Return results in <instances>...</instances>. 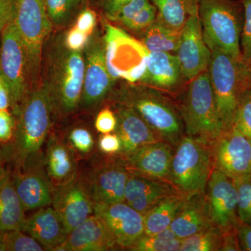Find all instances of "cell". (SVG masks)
I'll return each mask as SVG.
<instances>
[{
  "label": "cell",
  "mask_w": 251,
  "mask_h": 251,
  "mask_svg": "<svg viewBox=\"0 0 251 251\" xmlns=\"http://www.w3.org/2000/svg\"><path fill=\"white\" fill-rule=\"evenodd\" d=\"M53 112L49 84L29 91L14 115L16 127L12 141L3 147L5 159L12 161L15 168L40 152L49 135Z\"/></svg>",
  "instance_id": "cell-1"
},
{
  "label": "cell",
  "mask_w": 251,
  "mask_h": 251,
  "mask_svg": "<svg viewBox=\"0 0 251 251\" xmlns=\"http://www.w3.org/2000/svg\"><path fill=\"white\" fill-rule=\"evenodd\" d=\"M208 69L216 108L225 131L233 126L241 97L251 85L250 70L242 59L234 58L219 50H211Z\"/></svg>",
  "instance_id": "cell-2"
},
{
  "label": "cell",
  "mask_w": 251,
  "mask_h": 251,
  "mask_svg": "<svg viewBox=\"0 0 251 251\" xmlns=\"http://www.w3.org/2000/svg\"><path fill=\"white\" fill-rule=\"evenodd\" d=\"M203 38L210 50H219L242 59L240 4L233 0H198Z\"/></svg>",
  "instance_id": "cell-3"
},
{
  "label": "cell",
  "mask_w": 251,
  "mask_h": 251,
  "mask_svg": "<svg viewBox=\"0 0 251 251\" xmlns=\"http://www.w3.org/2000/svg\"><path fill=\"white\" fill-rule=\"evenodd\" d=\"M181 119L188 136L212 145L224 132L216 108L208 72L191 80L181 108Z\"/></svg>",
  "instance_id": "cell-4"
},
{
  "label": "cell",
  "mask_w": 251,
  "mask_h": 251,
  "mask_svg": "<svg viewBox=\"0 0 251 251\" xmlns=\"http://www.w3.org/2000/svg\"><path fill=\"white\" fill-rule=\"evenodd\" d=\"M214 170L210 145L193 137L183 136L172 160L170 181L184 196L205 193Z\"/></svg>",
  "instance_id": "cell-5"
},
{
  "label": "cell",
  "mask_w": 251,
  "mask_h": 251,
  "mask_svg": "<svg viewBox=\"0 0 251 251\" xmlns=\"http://www.w3.org/2000/svg\"><path fill=\"white\" fill-rule=\"evenodd\" d=\"M121 103L134 110L151 127L160 139L176 145L182 138V119L171 102L159 92L148 87L126 90Z\"/></svg>",
  "instance_id": "cell-6"
},
{
  "label": "cell",
  "mask_w": 251,
  "mask_h": 251,
  "mask_svg": "<svg viewBox=\"0 0 251 251\" xmlns=\"http://www.w3.org/2000/svg\"><path fill=\"white\" fill-rule=\"evenodd\" d=\"M14 22L24 48L29 81L33 84L37 80L43 45L51 29L44 0H16Z\"/></svg>",
  "instance_id": "cell-7"
},
{
  "label": "cell",
  "mask_w": 251,
  "mask_h": 251,
  "mask_svg": "<svg viewBox=\"0 0 251 251\" xmlns=\"http://www.w3.org/2000/svg\"><path fill=\"white\" fill-rule=\"evenodd\" d=\"M104 41L105 64L110 76L130 83L141 81L150 54L145 46L110 25H106Z\"/></svg>",
  "instance_id": "cell-8"
},
{
  "label": "cell",
  "mask_w": 251,
  "mask_h": 251,
  "mask_svg": "<svg viewBox=\"0 0 251 251\" xmlns=\"http://www.w3.org/2000/svg\"><path fill=\"white\" fill-rule=\"evenodd\" d=\"M85 62L80 52L67 50L54 62L49 84L54 110L72 113L82 100Z\"/></svg>",
  "instance_id": "cell-9"
},
{
  "label": "cell",
  "mask_w": 251,
  "mask_h": 251,
  "mask_svg": "<svg viewBox=\"0 0 251 251\" xmlns=\"http://www.w3.org/2000/svg\"><path fill=\"white\" fill-rule=\"evenodd\" d=\"M0 74L7 82L14 116L29 92L27 61L14 20L1 32Z\"/></svg>",
  "instance_id": "cell-10"
},
{
  "label": "cell",
  "mask_w": 251,
  "mask_h": 251,
  "mask_svg": "<svg viewBox=\"0 0 251 251\" xmlns=\"http://www.w3.org/2000/svg\"><path fill=\"white\" fill-rule=\"evenodd\" d=\"M12 174L15 188L25 210L39 209L52 204L54 188L40 152L31 156L23 166L15 168Z\"/></svg>",
  "instance_id": "cell-11"
},
{
  "label": "cell",
  "mask_w": 251,
  "mask_h": 251,
  "mask_svg": "<svg viewBox=\"0 0 251 251\" xmlns=\"http://www.w3.org/2000/svg\"><path fill=\"white\" fill-rule=\"evenodd\" d=\"M214 169L232 179L251 173V139L232 126L211 145Z\"/></svg>",
  "instance_id": "cell-12"
},
{
  "label": "cell",
  "mask_w": 251,
  "mask_h": 251,
  "mask_svg": "<svg viewBox=\"0 0 251 251\" xmlns=\"http://www.w3.org/2000/svg\"><path fill=\"white\" fill-rule=\"evenodd\" d=\"M52 206L67 234L94 214V203L86 180L79 176L54 187Z\"/></svg>",
  "instance_id": "cell-13"
},
{
  "label": "cell",
  "mask_w": 251,
  "mask_h": 251,
  "mask_svg": "<svg viewBox=\"0 0 251 251\" xmlns=\"http://www.w3.org/2000/svg\"><path fill=\"white\" fill-rule=\"evenodd\" d=\"M94 214L105 225L117 248L129 249L145 234L143 216L126 203H95Z\"/></svg>",
  "instance_id": "cell-14"
},
{
  "label": "cell",
  "mask_w": 251,
  "mask_h": 251,
  "mask_svg": "<svg viewBox=\"0 0 251 251\" xmlns=\"http://www.w3.org/2000/svg\"><path fill=\"white\" fill-rule=\"evenodd\" d=\"M205 196L211 221L224 234L237 229V192L233 179L214 169L206 185Z\"/></svg>",
  "instance_id": "cell-15"
},
{
  "label": "cell",
  "mask_w": 251,
  "mask_h": 251,
  "mask_svg": "<svg viewBox=\"0 0 251 251\" xmlns=\"http://www.w3.org/2000/svg\"><path fill=\"white\" fill-rule=\"evenodd\" d=\"M130 175L120 155L101 162L86 180L94 204L125 202L126 185Z\"/></svg>",
  "instance_id": "cell-16"
},
{
  "label": "cell",
  "mask_w": 251,
  "mask_h": 251,
  "mask_svg": "<svg viewBox=\"0 0 251 251\" xmlns=\"http://www.w3.org/2000/svg\"><path fill=\"white\" fill-rule=\"evenodd\" d=\"M176 53L183 76L188 80L209 67L211 51L203 38L198 14L190 16L181 29Z\"/></svg>",
  "instance_id": "cell-17"
},
{
  "label": "cell",
  "mask_w": 251,
  "mask_h": 251,
  "mask_svg": "<svg viewBox=\"0 0 251 251\" xmlns=\"http://www.w3.org/2000/svg\"><path fill=\"white\" fill-rule=\"evenodd\" d=\"M175 150L167 142L146 144L121 156L130 173L170 183L172 160Z\"/></svg>",
  "instance_id": "cell-18"
},
{
  "label": "cell",
  "mask_w": 251,
  "mask_h": 251,
  "mask_svg": "<svg viewBox=\"0 0 251 251\" xmlns=\"http://www.w3.org/2000/svg\"><path fill=\"white\" fill-rule=\"evenodd\" d=\"M85 77L81 103L85 107L99 103L108 93L113 85L105 64L104 44L92 43L86 54Z\"/></svg>",
  "instance_id": "cell-19"
},
{
  "label": "cell",
  "mask_w": 251,
  "mask_h": 251,
  "mask_svg": "<svg viewBox=\"0 0 251 251\" xmlns=\"http://www.w3.org/2000/svg\"><path fill=\"white\" fill-rule=\"evenodd\" d=\"M115 248L108 229L94 214L68 234L65 242L55 251H105Z\"/></svg>",
  "instance_id": "cell-20"
},
{
  "label": "cell",
  "mask_w": 251,
  "mask_h": 251,
  "mask_svg": "<svg viewBox=\"0 0 251 251\" xmlns=\"http://www.w3.org/2000/svg\"><path fill=\"white\" fill-rule=\"evenodd\" d=\"M115 133L122 142L121 156L128 154L146 144L161 141L154 130L130 107L120 103L117 108Z\"/></svg>",
  "instance_id": "cell-21"
},
{
  "label": "cell",
  "mask_w": 251,
  "mask_h": 251,
  "mask_svg": "<svg viewBox=\"0 0 251 251\" xmlns=\"http://www.w3.org/2000/svg\"><path fill=\"white\" fill-rule=\"evenodd\" d=\"M216 227L211 221L205 193L185 196L184 202L170 228L179 239Z\"/></svg>",
  "instance_id": "cell-22"
},
{
  "label": "cell",
  "mask_w": 251,
  "mask_h": 251,
  "mask_svg": "<svg viewBox=\"0 0 251 251\" xmlns=\"http://www.w3.org/2000/svg\"><path fill=\"white\" fill-rule=\"evenodd\" d=\"M23 231L36 239L45 251H55L68 235L58 214L49 206L41 208L26 219Z\"/></svg>",
  "instance_id": "cell-23"
},
{
  "label": "cell",
  "mask_w": 251,
  "mask_h": 251,
  "mask_svg": "<svg viewBox=\"0 0 251 251\" xmlns=\"http://www.w3.org/2000/svg\"><path fill=\"white\" fill-rule=\"evenodd\" d=\"M44 165L54 188L69 182L77 175L74 149L56 135L48 137Z\"/></svg>",
  "instance_id": "cell-24"
},
{
  "label": "cell",
  "mask_w": 251,
  "mask_h": 251,
  "mask_svg": "<svg viewBox=\"0 0 251 251\" xmlns=\"http://www.w3.org/2000/svg\"><path fill=\"white\" fill-rule=\"evenodd\" d=\"M25 210L13 179V174L4 167L0 168V230H23L25 222Z\"/></svg>",
  "instance_id": "cell-25"
},
{
  "label": "cell",
  "mask_w": 251,
  "mask_h": 251,
  "mask_svg": "<svg viewBox=\"0 0 251 251\" xmlns=\"http://www.w3.org/2000/svg\"><path fill=\"white\" fill-rule=\"evenodd\" d=\"M183 76L177 57L171 52H150L147 70L142 82L157 88L171 90Z\"/></svg>",
  "instance_id": "cell-26"
},
{
  "label": "cell",
  "mask_w": 251,
  "mask_h": 251,
  "mask_svg": "<svg viewBox=\"0 0 251 251\" xmlns=\"http://www.w3.org/2000/svg\"><path fill=\"white\" fill-rule=\"evenodd\" d=\"M184 198L185 196L179 193L167 196L143 215L145 234H156L170 228Z\"/></svg>",
  "instance_id": "cell-27"
},
{
  "label": "cell",
  "mask_w": 251,
  "mask_h": 251,
  "mask_svg": "<svg viewBox=\"0 0 251 251\" xmlns=\"http://www.w3.org/2000/svg\"><path fill=\"white\" fill-rule=\"evenodd\" d=\"M156 7V21L173 30L181 31L193 15L198 14V0H150Z\"/></svg>",
  "instance_id": "cell-28"
},
{
  "label": "cell",
  "mask_w": 251,
  "mask_h": 251,
  "mask_svg": "<svg viewBox=\"0 0 251 251\" xmlns=\"http://www.w3.org/2000/svg\"><path fill=\"white\" fill-rule=\"evenodd\" d=\"M181 31L173 30L156 21L145 31L143 44L150 52H176Z\"/></svg>",
  "instance_id": "cell-29"
},
{
  "label": "cell",
  "mask_w": 251,
  "mask_h": 251,
  "mask_svg": "<svg viewBox=\"0 0 251 251\" xmlns=\"http://www.w3.org/2000/svg\"><path fill=\"white\" fill-rule=\"evenodd\" d=\"M181 239L176 237L171 228L153 234H144L128 250L134 251H177Z\"/></svg>",
  "instance_id": "cell-30"
},
{
  "label": "cell",
  "mask_w": 251,
  "mask_h": 251,
  "mask_svg": "<svg viewBox=\"0 0 251 251\" xmlns=\"http://www.w3.org/2000/svg\"><path fill=\"white\" fill-rule=\"evenodd\" d=\"M222 242L223 234L217 227H212L181 239L179 251H220Z\"/></svg>",
  "instance_id": "cell-31"
},
{
  "label": "cell",
  "mask_w": 251,
  "mask_h": 251,
  "mask_svg": "<svg viewBox=\"0 0 251 251\" xmlns=\"http://www.w3.org/2000/svg\"><path fill=\"white\" fill-rule=\"evenodd\" d=\"M173 186L170 183L130 173L126 185L125 202L127 204L148 193Z\"/></svg>",
  "instance_id": "cell-32"
},
{
  "label": "cell",
  "mask_w": 251,
  "mask_h": 251,
  "mask_svg": "<svg viewBox=\"0 0 251 251\" xmlns=\"http://www.w3.org/2000/svg\"><path fill=\"white\" fill-rule=\"evenodd\" d=\"M233 181L237 192L238 219L240 222L251 225V173Z\"/></svg>",
  "instance_id": "cell-33"
},
{
  "label": "cell",
  "mask_w": 251,
  "mask_h": 251,
  "mask_svg": "<svg viewBox=\"0 0 251 251\" xmlns=\"http://www.w3.org/2000/svg\"><path fill=\"white\" fill-rule=\"evenodd\" d=\"M6 251H43L45 249L36 239L21 229L2 231Z\"/></svg>",
  "instance_id": "cell-34"
},
{
  "label": "cell",
  "mask_w": 251,
  "mask_h": 251,
  "mask_svg": "<svg viewBox=\"0 0 251 251\" xmlns=\"http://www.w3.org/2000/svg\"><path fill=\"white\" fill-rule=\"evenodd\" d=\"M233 125L251 139V85L244 91L241 97Z\"/></svg>",
  "instance_id": "cell-35"
},
{
  "label": "cell",
  "mask_w": 251,
  "mask_h": 251,
  "mask_svg": "<svg viewBox=\"0 0 251 251\" xmlns=\"http://www.w3.org/2000/svg\"><path fill=\"white\" fill-rule=\"evenodd\" d=\"M244 10V24L241 31L240 46L243 62L251 67V0H241Z\"/></svg>",
  "instance_id": "cell-36"
},
{
  "label": "cell",
  "mask_w": 251,
  "mask_h": 251,
  "mask_svg": "<svg viewBox=\"0 0 251 251\" xmlns=\"http://www.w3.org/2000/svg\"><path fill=\"white\" fill-rule=\"evenodd\" d=\"M46 11L50 21L61 23L69 18L73 10L80 4L79 0H44Z\"/></svg>",
  "instance_id": "cell-37"
},
{
  "label": "cell",
  "mask_w": 251,
  "mask_h": 251,
  "mask_svg": "<svg viewBox=\"0 0 251 251\" xmlns=\"http://www.w3.org/2000/svg\"><path fill=\"white\" fill-rule=\"evenodd\" d=\"M176 193H178V191L174 186L165 189L157 190L145 195L143 197L137 198L128 205L143 216L150 209H152L153 206L159 202L163 198Z\"/></svg>",
  "instance_id": "cell-38"
},
{
  "label": "cell",
  "mask_w": 251,
  "mask_h": 251,
  "mask_svg": "<svg viewBox=\"0 0 251 251\" xmlns=\"http://www.w3.org/2000/svg\"><path fill=\"white\" fill-rule=\"evenodd\" d=\"M69 140L72 148L81 154H89L93 150V135L87 128L82 127L74 128L69 133Z\"/></svg>",
  "instance_id": "cell-39"
},
{
  "label": "cell",
  "mask_w": 251,
  "mask_h": 251,
  "mask_svg": "<svg viewBox=\"0 0 251 251\" xmlns=\"http://www.w3.org/2000/svg\"><path fill=\"white\" fill-rule=\"evenodd\" d=\"M151 4L150 0H130L128 2L122 6L115 16L111 18V21L121 23L124 25L128 23L139 14L142 10Z\"/></svg>",
  "instance_id": "cell-40"
},
{
  "label": "cell",
  "mask_w": 251,
  "mask_h": 251,
  "mask_svg": "<svg viewBox=\"0 0 251 251\" xmlns=\"http://www.w3.org/2000/svg\"><path fill=\"white\" fill-rule=\"evenodd\" d=\"M157 11L152 4L148 5L136 15L126 27L132 30L138 31L147 29L156 21Z\"/></svg>",
  "instance_id": "cell-41"
},
{
  "label": "cell",
  "mask_w": 251,
  "mask_h": 251,
  "mask_svg": "<svg viewBox=\"0 0 251 251\" xmlns=\"http://www.w3.org/2000/svg\"><path fill=\"white\" fill-rule=\"evenodd\" d=\"M16 120L9 110H0V144L9 145L14 138Z\"/></svg>",
  "instance_id": "cell-42"
},
{
  "label": "cell",
  "mask_w": 251,
  "mask_h": 251,
  "mask_svg": "<svg viewBox=\"0 0 251 251\" xmlns=\"http://www.w3.org/2000/svg\"><path fill=\"white\" fill-rule=\"evenodd\" d=\"M94 126L96 130L101 134L115 132L117 126L116 114L111 109L103 108L96 117Z\"/></svg>",
  "instance_id": "cell-43"
},
{
  "label": "cell",
  "mask_w": 251,
  "mask_h": 251,
  "mask_svg": "<svg viewBox=\"0 0 251 251\" xmlns=\"http://www.w3.org/2000/svg\"><path fill=\"white\" fill-rule=\"evenodd\" d=\"M98 147L102 153L109 156L119 155L121 152L122 142L116 133L101 134L99 138Z\"/></svg>",
  "instance_id": "cell-44"
},
{
  "label": "cell",
  "mask_w": 251,
  "mask_h": 251,
  "mask_svg": "<svg viewBox=\"0 0 251 251\" xmlns=\"http://www.w3.org/2000/svg\"><path fill=\"white\" fill-rule=\"evenodd\" d=\"M89 34L74 27L67 33L65 44L67 49L74 52H80L88 42Z\"/></svg>",
  "instance_id": "cell-45"
},
{
  "label": "cell",
  "mask_w": 251,
  "mask_h": 251,
  "mask_svg": "<svg viewBox=\"0 0 251 251\" xmlns=\"http://www.w3.org/2000/svg\"><path fill=\"white\" fill-rule=\"evenodd\" d=\"M97 23V15L93 10L85 9L81 11L77 17L75 27L79 30L90 35Z\"/></svg>",
  "instance_id": "cell-46"
},
{
  "label": "cell",
  "mask_w": 251,
  "mask_h": 251,
  "mask_svg": "<svg viewBox=\"0 0 251 251\" xmlns=\"http://www.w3.org/2000/svg\"><path fill=\"white\" fill-rule=\"evenodd\" d=\"M16 0H0V34L14 20Z\"/></svg>",
  "instance_id": "cell-47"
},
{
  "label": "cell",
  "mask_w": 251,
  "mask_h": 251,
  "mask_svg": "<svg viewBox=\"0 0 251 251\" xmlns=\"http://www.w3.org/2000/svg\"><path fill=\"white\" fill-rule=\"evenodd\" d=\"M237 232L241 251H251V225L239 221Z\"/></svg>",
  "instance_id": "cell-48"
},
{
  "label": "cell",
  "mask_w": 251,
  "mask_h": 251,
  "mask_svg": "<svg viewBox=\"0 0 251 251\" xmlns=\"http://www.w3.org/2000/svg\"><path fill=\"white\" fill-rule=\"evenodd\" d=\"M221 251H241L238 238L237 229H232L226 233L223 234L222 246Z\"/></svg>",
  "instance_id": "cell-49"
},
{
  "label": "cell",
  "mask_w": 251,
  "mask_h": 251,
  "mask_svg": "<svg viewBox=\"0 0 251 251\" xmlns=\"http://www.w3.org/2000/svg\"><path fill=\"white\" fill-rule=\"evenodd\" d=\"M11 107V99L9 86L0 74V110H9Z\"/></svg>",
  "instance_id": "cell-50"
},
{
  "label": "cell",
  "mask_w": 251,
  "mask_h": 251,
  "mask_svg": "<svg viewBox=\"0 0 251 251\" xmlns=\"http://www.w3.org/2000/svg\"><path fill=\"white\" fill-rule=\"evenodd\" d=\"M130 0H102V6L107 17L111 19L119 9Z\"/></svg>",
  "instance_id": "cell-51"
},
{
  "label": "cell",
  "mask_w": 251,
  "mask_h": 251,
  "mask_svg": "<svg viewBox=\"0 0 251 251\" xmlns=\"http://www.w3.org/2000/svg\"><path fill=\"white\" fill-rule=\"evenodd\" d=\"M5 160L4 156V148L1 146V144H0V168L2 167L3 163H4Z\"/></svg>",
  "instance_id": "cell-52"
},
{
  "label": "cell",
  "mask_w": 251,
  "mask_h": 251,
  "mask_svg": "<svg viewBox=\"0 0 251 251\" xmlns=\"http://www.w3.org/2000/svg\"><path fill=\"white\" fill-rule=\"evenodd\" d=\"M0 251H6L4 239H3L2 231L0 230Z\"/></svg>",
  "instance_id": "cell-53"
},
{
  "label": "cell",
  "mask_w": 251,
  "mask_h": 251,
  "mask_svg": "<svg viewBox=\"0 0 251 251\" xmlns=\"http://www.w3.org/2000/svg\"><path fill=\"white\" fill-rule=\"evenodd\" d=\"M249 70H250V74H251V67L250 69H249Z\"/></svg>",
  "instance_id": "cell-54"
},
{
  "label": "cell",
  "mask_w": 251,
  "mask_h": 251,
  "mask_svg": "<svg viewBox=\"0 0 251 251\" xmlns=\"http://www.w3.org/2000/svg\"><path fill=\"white\" fill-rule=\"evenodd\" d=\"M79 1H80V2H82V1H84V0H79Z\"/></svg>",
  "instance_id": "cell-55"
},
{
  "label": "cell",
  "mask_w": 251,
  "mask_h": 251,
  "mask_svg": "<svg viewBox=\"0 0 251 251\" xmlns=\"http://www.w3.org/2000/svg\"><path fill=\"white\" fill-rule=\"evenodd\" d=\"M0 41H1V35H0Z\"/></svg>",
  "instance_id": "cell-56"
}]
</instances>
